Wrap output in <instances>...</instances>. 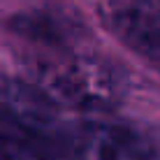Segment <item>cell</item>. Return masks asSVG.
<instances>
[{
    "label": "cell",
    "mask_w": 160,
    "mask_h": 160,
    "mask_svg": "<svg viewBox=\"0 0 160 160\" xmlns=\"http://www.w3.org/2000/svg\"><path fill=\"white\" fill-rule=\"evenodd\" d=\"M30 81L58 104L84 114H104L128 95L125 72L86 44L58 51H37L30 58Z\"/></svg>",
    "instance_id": "1"
},
{
    "label": "cell",
    "mask_w": 160,
    "mask_h": 160,
    "mask_svg": "<svg viewBox=\"0 0 160 160\" xmlns=\"http://www.w3.org/2000/svg\"><path fill=\"white\" fill-rule=\"evenodd\" d=\"M0 125L23 137L49 160H68L74 128L35 81L0 77Z\"/></svg>",
    "instance_id": "2"
},
{
    "label": "cell",
    "mask_w": 160,
    "mask_h": 160,
    "mask_svg": "<svg viewBox=\"0 0 160 160\" xmlns=\"http://www.w3.org/2000/svg\"><path fill=\"white\" fill-rule=\"evenodd\" d=\"M68 160H160V151L132 125L95 118L74 128Z\"/></svg>",
    "instance_id": "3"
},
{
    "label": "cell",
    "mask_w": 160,
    "mask_h": 160,
    "mask_svg": "<svg viewBox=\"0 0 160 160\" xmlns=\"http://www.w3.org/2000/svg\"><path fill=\"white\" fill-rule=\"evenodd\" d=\"M100 19L128 49L160 65V0H102Z\"/></svg>",
    "instance_id": "4"
},
{
    "label": "cell",
    "mask_w": 160,
    "mask_h": 160,
    "mask_svg": "<svg viewBox=\"0 0 160 160\" xmlns=\"http://www.w3.org/2000/svg\"><path fill=\"white\" fill-rule=\"evenodd\" d=\"M9 28L37 51H58L88 42V28L84 21L63 7H37L16 14Z\"/></svg>",
    "instance_id": "5"
},
{
    "label": "cell",
    "mask_w": 160,
    "mask_h": 160,
    "mask_svg": "<svg viewBox=\"0 0 160 160\" xmlns=\"http://www.w3.org/2000/svg\"><path fill=\"white\" fill-rule=\"evenodd\" d=\"M0 160H49L40 148H35L23 137L0 125Z\"/></svg>",
    "instance_id": "6"
}]
</instances>
